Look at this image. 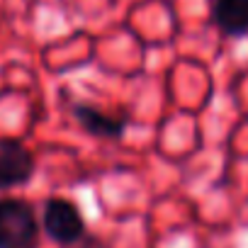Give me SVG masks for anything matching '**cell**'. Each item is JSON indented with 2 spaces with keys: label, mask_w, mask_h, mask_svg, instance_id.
Instances as JSON below:
<instances>
[{
  "label": "cell",
  "mask_w": 248,
  "mask_h": 248,
  "mask_svg": "<svg viewBox=\"0 0 248 248\" xmlns=\"http://www.w3.org/2000/svg\"><path fill=\"white\" fill-rule=\"evenodd\" d=\"M39 236L37 212L27 200H0V248H39Z\"/></svg>",
  "instance_id": "6da1fadb"
},
{
  "label": "cell",
  "mask_w": 248,
  "mask_h": 248,
  "mask_svg": "<svg viewBox=\"0 0 248 248\" xmlns=\"http://www.w3.org/2000/svg\"><path fill=\"white\" fill-rule=\"evenodd\" d=\"M42 226H44L46 236L63 248H71L73 243H78L88 233V226H85L80 209L66 197H49L44 202Z\"/></svg>",
  "instance_id": "7a4b0ae2"
},
{
  "label": "cell",
  "mask_w": 248,
  "mask_h": 248,
  "mask_svg": "<svg viewBox=\"0 0 248 248\" xmlns=\"http://www.w3.org/2000/svg\"><path fill=\"white\" fill-rule=\"evenodd\" d=\"M71 114L85 134H90L95 139H107V141H119L132 124V117L124 109L117 114H109V112H105L95 105H88V102H73Z\"/></svg>",
  "instance_id": "3957f363"
},
{
  "label": "cell",
  "mask_w": 248,
  "mask_h": 248,
  "mask_svg": "<svg viewBox=\"0 0 248 248\" xmlns=\"http://www.w3.org/2000/svg\"><path fill=\"white\" fill-rule=\"evenodd\" d=\"M34 170L37 158L20 139H0V192L27 185Z\"/></svg>",
  "instance_id": "277c9868"
},
{
  "label": "cell",
  "mask_w": 248,
  "mask_h": 248,
  "mask_svg": "<svg viewBox=\"0 0 248 248\" xmlns=\"http://www.w3.org/2000/svg\"><path fill=\"white\" fill-rule=\"evenodd\" d=\"M209 20L224 37H246L248 34V0H212Z\"/></svg>",
  "instance_id": "5b68a950"
},
{
  "label": "cell",
  "mask_w": 248,
  "mask_h": 248,
  "mask_svg": "<svg viewBox=\"0 0 248 248\" xmlns=\"http://www.w3.org/2000/svg\"><path fill=\"white\" fill-rule=\"evenodd\" d=\"M71 248H107V246H105V243H102L100 238H95V236L85 233V236H83V238H80L78 243H73Z\"/></svg>",
  "instance_id": "8992f818"
}]
</instances>
